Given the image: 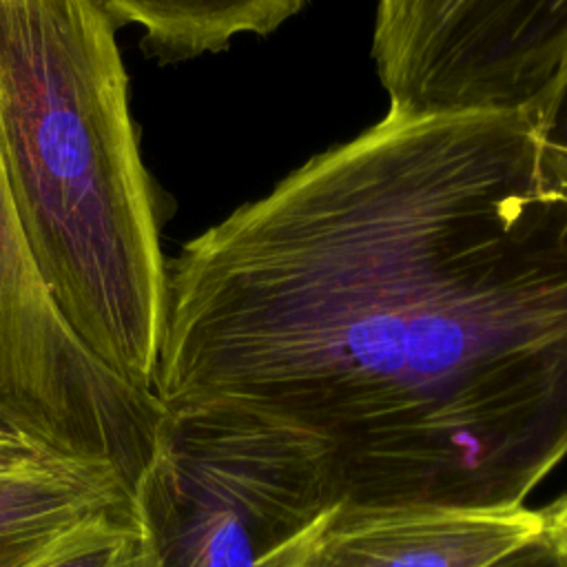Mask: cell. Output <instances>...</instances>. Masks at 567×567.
Here are the masks:
<instances>
[{"mask_svg":"<svg viewBox=\"0 0 567 567\" xmlns=\"http://www.w3.org/2000/svg\"><path fill=\"white\" fill-rule=\"evenodd\" d=\"M540 514H543V532L567 558V494L554 501Z\"/></svg>","mask_w":567,"mask_h":567,"instance_id":"cell-13","label":"cell"},{"mask_svg":"<svg viewBox=\"0 0 567 567\" xmlns=\"http://www.w3.org/2000/svg\"><path fill=\"white\" fill-rule=\"evenodd\" d=\"M483 567H567V558L547 538V534L540 532L538 536L529 538L527 543L514 547L512 551Z\"/></svg>","mask_w":567,"mask_h":567,"instance_id":"cell-11","label":"cell"},{"mask_svg":"<svg viewBox=\"0 0 567 567\" xmlns=\"http://www.w3.org/2000/svg\"><path fill=\"white\" fill-rule=\"evenodd\" d=\"M543 532L538 509L337 503L275 567H483Z\"/></svg>","mask_w":567,"mask_h":567,"instance_id":"cell-6","label":"cell"},{"mask_svg":"<svg viewBox=\"0 0 567 567\" xmlns=\"http://www.w3.org/2000/svg\"><path fill=\"white\" fill-rule=\"evenodd\" d=\"M113 24L140 27L142 49L159 62L224 51L241 35H268L308 0H97Z\"/></svg>","mask_w":567,"mask_h":567,"instance_id":"cell-8","label":"cell"},{"mask_svg":"<svg viewBox=\"0 0 567 567\" xmlns=\"http://www.w3.org/2000/svg\"><path fill=\"white\" fill-rule=\"evenodd\" d=\"M157 401L104 368L58 312L18 226L0 164V423L64 454L133 467Z\"/></svg>","mask_w":567,"mask_h":567,"instance_id":"cell-4","label":"cell"},{"mask_svg":"<svg viewBox=\"0 0 567 567\" xmlns=\"http://www.w3.org/2000/svg\"><path fill=\"white\" fill-rule=\"evenodd\" d=\"M370 55L394 111L527 109L567 58V0H379Z\"/></svg>","mask_w":567,"mask_h":567,"instance_id":"cell-5","label":"cell"},{"mask_svg":"<svg viewBox=\"0 0 567 567\" xmlns=\"http://www.w3.org/2000/svg\"><path fill=\"white\" fill-rule=\"evenodd\" d=\"M0 164L58 312L104 368L153 396L162 217L117 27L97 0H0Z\"/></svg>","mask_w":567,"mask_h":567,"instance_id":"cell-2","label":"cell"},{"mask_svg":"<svg viewBox=\"0 0 567 567\" xmlns=\"http://www.w3.org/2000/svg\"><path fill=\"white\" fill-rule=\"evenodd\" d=\"M135 498L122 467L102 456L51 452L0 474V567H33L66 534Z\"/></svg>","mask_w":567,"mask_h":567,"instance_id":"cell-7","label":"cell"},{"mask_svg":"<svg viewBox=\"0 0 567 567\" xmlns=\"http://www.w3.org/2000/svg\"><path fill=\"white\" fill-rule=\"evenodd\" d=\"M545 142L567 153V58L543 93L527 106Z\"/></svg>","mask_w":567,"mask_h":567,"instance_id":"cell-10","label":"cell"},{"mask_svg":"<svg viewBox=\"0 0 567 567\" xmlns=\"http://www.w3.org/2000/svg\"><path fill=\"white\" fill-rule=\"evenodd\" d=\"M153 396L310 439L341 503L525 505L567 456V153L388 109L166 261Z\"/></svg>","mask_w":567,"mask_h":567,"instance_id":"cell-1","label":"cell"},{"mask_svg":"<svg viewBox=\"0 0 567 567\" xmlns=\"http://www.w3.org/2000/svg\"><path fill=\"white\" fill-rule=\"evenodd\" d=\"M51 452L55 450L47 447L38 439L0 423V474L33 463Z\"/></svg>","mask_w":567,"mask_h":567,"instance_id":"cell-12","label":"cell"},{"mask_svg":"<svg viewBox=\"0 0 567 567\" xmlns=\"http://www.w3.org/2000/svg\"><path fill=\"white\" fill-rule=\"evenodd\" d=\"M133 492L155 567H275L341 503L310 439L244 412L162 414Z\"/></svg>","mask_w":567,"mask_h":567,"instance_id":"cell-3","label":"cell"},{"mask_svg":"<svg viewBox=\"0 0 567 567\" xmlns=\"http://www.w3.org/2000/svg\"><path fill=\"white\" fill-rule=\"evenodd\" d=\"M33 567H155L151 534L135 498L75 527Z\"/></svg>","mask_w":567,"mask_h":567,"instance_id":"cell-9","label":"cell"}]
</instances>
